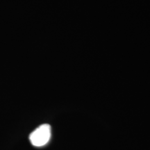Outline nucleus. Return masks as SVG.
Wrapping results in <instances>:
<instances>
[{
    "label": "nucleus",
    "mask_w": 150,
    "mask_h": 150,
    "mask_svg": "<svg viewBox=\"0 0 150 150\" xmlns=\"http://www.w3.org/2000/svg\"><path fill=\"white\" fill-rule=\"evenodd\" d=\"M51 138V127L47 124L40 125L30 134L29 140L35 147L47 145Z\"/></svg>",
    "instance_id": "obj_1"
}]
</instances>
